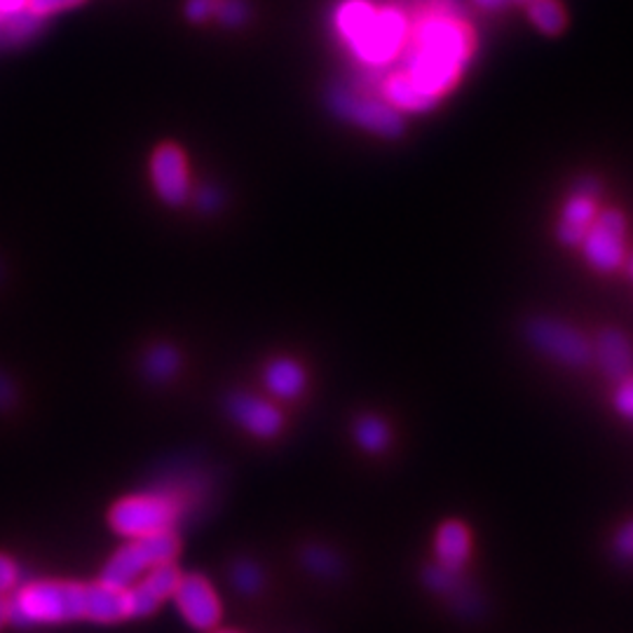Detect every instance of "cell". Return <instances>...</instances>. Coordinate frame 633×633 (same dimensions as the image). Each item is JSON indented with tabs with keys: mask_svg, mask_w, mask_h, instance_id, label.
Listing matches in <instances>:
<instances>
[{
	"mask_svg": "<svg viewBox=\"0 0 633 633\" xmlns=\"http://www.w3.org/2000/svg\"><path fill=\"white\" fill-rule=\"evenodd\" d=\"M406 36L403 14L397 10H376L366 28L350 45L366 63H385L397 55Z\"/></svg>",
	"mask_w": 633,
	"mask_h": 633,
	"instance_id": "obj_8",
	"label": "cell"
},
{
	"mask_svg": "<svg viewBox=\"0 0 633 633\" xmlns=\"http://www.w3.org/2000/svg\"><path fill=\"white\" fill-rule=\"evenodd\" d=\"M198 204H200L204 211H214V209L219 207V192H216L214 188H204V190H200Z\"/></svg>",
	"mask_w": 633,
	"mask_h": 633,
	"instance_id": "obj_33",
	"label": "cell"
},
{
	"mask_svg": "<svg viewBox=\"0 0 633 633\" xmlns=\"http://www.w3.org/2000/svg\"><path fill=\"white\" fill-rule=\"evenodd\" d=\"M434 563L448 573L462 575L474 554V532L462 518H446L434 532Z\"/></svg>",
	"mask_w": 633,
	"mask_h": 633,
	"instance_id": "obj_11",
	"label": "cell"
},
{
	"mask_svg": "<svg viewBox=\"0 0 633 633\" xmlns=\"http://www.w3.org/2000/svg\"><path fill=\"white\" fill-rule=\"evenodd\" d=\"M10 626V598L0 594V631Z\"/></svg>",
	"mask_w": 633,
	"mask_h": 633,
	"instance_id": "obj_35",
	"label": "cell"
},
{
	"mask_svg": "<svg viewBox=\"0 0 633 633\" xmlns=\"http://www.w3.org/2000/svg\"><path fill=\"white\" fill-rule=\"evenodd\" d=\"M301 561L307 571H313L315 575L327 577V579L340 575V571H343V561H340V556L333 554L331 549L319 547V544L305 547L303 554H301Z\"/></svg>",
	"mask_w": 633,
	"mask_h": 633,
	"instance_id": "obj_24",
	"label": "cell"
},
{
	"mask_svg": "<svg viewBox=\"0 0 633 633\" xmlns=\"http://www.w3.org/2000/svg\"><path fill=\"white\" fill-rule=\"evenodd\" d=\"M596 219V204L589 195L577 192L575 198L563 207V216L559 223V239L563 245H582L589 225Z\"/></svg>",
	"mask_w": 633,
	"mask_h": 633,
	"instance_id": "obj_17",
	"label": "cell"
},
{
	"mask_svg": "<svg viewBox=\"0 0 633 633\" xmlns=\"http://www.w3.org/2000/svg\"><path fill=\"white\" fill-rule=\"evenodd\" d=\"M174 603L195 631H214L221 624L223 606L216 589L200 573H184L174 589Z\"/></svg>",
	"mask_w": 633,
	"mask_h": 633,
	"instance_id": "obj_6",
	"label": "cell"
},
{
	"mask_svg": "<svg viewBox=\"0 0 633 633\" xmlns=\"http://www.w3.org/2000/svg\"><path fill=\"white\" fill-rule=\"evenodd\" d=\"M225 411L242 430L261 442L278 439L284 430V413L280 411V406L249 392L231 395L225 399Z\"/></svg>",
	"mask_w": 633,
	"mask_h": 633,
	"instance_id": "obj_9",
	"label": "cell"
},
{
	"mask_svg": "<svg viewBox=\"0 0 633 633\" xmlns=\"http://www.w3.org/2000/svg\"><path fill=\"white\" fill-rule=\"evenodd\" d=\"M43 20L45 17H40V14H36L31 8L3 14V20H0V36L10 45H24L40 34Z\"/></svg>",
	"mask_w": 633,
	"mask_h": 633,
	"instance_id": "obj_20",
	"label": "cell"
},
{
	"mask_svg": "<svg viewBox=\"0 0 633 633\" xmlns=\"http://www.w3.org/2000/svg\"><path fill=\"white\" fill-rule=\"evenodd\" d=\"M385 96H387L389 104L406 108V110H425V108H432L436 104V99H432L430 94L422 92L406 73L392 75L387 80Z\"/></svg>",
	"mask_w": 633,
	"mask_h": 633,
	"instance_id": "obj_19",
	"label": "cell"
},
{
	"mask_svg": "<svg viewBox=\"0 0 633 633\" xmlns=\"http://www.w3.org/2000/svg\"><path fill=\"white\" fill-rule=\"evenodd\" d=\"M10 626L36 629L85 622L87 582L36 579L10 596Z\"/></svg>",
	"mask_w": 633,
	"mask_h": 633,
	"instance_id": "obj_1",
	"label": "cell"
},
{
	"mask_svg": "<svg viewBox=\"0 0 633 633\" xmlns=\"http://www.w3.org/2000/svg\"><path fill=\"white\" fill-rule=\"evenodd\" d=\"M521 3H530V0H521Z\"/></svg>",
	"mask_w": 633,
	"mask_h": 633,
	"instance_id": "obj_39",
	"label": "cell"
},
{
	"mask_svg": "<svg viewBox=\"0 0 633 633\" xmlns=\"http://www.w3.org/2000/svg\"><path fill=\"white\" fill-rule=\"evenodd\" d=\"M83 3V0H28V8L34 10L40 17H47V14H55L61 10H69Z\"/></svg>",
	"mask_w": 633,
	"mask_h": 633,
	"instance_id": "obj_30",
	"label": "cell"
},
{
	"mask_svg": "<svg viewBox=\"0 0 633 633\" xmlns=\"http://www.w3.org/2000/svg\"><path fill=\"white\" fill-rule=\"evenodd\" d=\"M331 106L343 118H350L356 125L368 127L371 132H378L383 137L401 134V120L392 106L371 102V99H360V96H354L350 92H333Z\"/></svg>",
	"mask_w": 633,
	"mask_h": 633,
	"instance_id": "obj_13",
	"label": "cell"
},
{
	"mask_svg": "<svg viewBox=\"0 0 633 633\" xmlns=\"http://www.w3.org/2000/svg\"><path fill=\"white\" fill-rule=\"evenodd\" d=\"M0 20H3V14H0Z\"/></svg>",
	"mask_w": 633,
	"mask_h": 633,
	"instance_id": "obj_40",
	"label": "cell"
},
{
	"mask_svg": "<svg viewBox=\"0 0 633 633\" xmlns=\"http://www.w3.org/2000/svg\"><path fill=\"white\" fill-rule=\"evenodd\" d=\"M181 567L176 561L160 563L151 567L149 573L141 575L132 587L127 589L129 594V612L132 620H145L160 610V606L174 596V589L178 579H181Z\"/></svg>",
	"mask_w": 633,
	"mask_h": 633,
	"instance_id": "obj_10",
	"label": "cell"
},
{
	"mask_svg": "<svg viewBox=\"0 0 633 633\" xmlns=\"http://www.w3.org/2000/svg\"><path fill=\"white\" fill-rule=\"evenodd\" d=\"M209 633H239V631H231V629H214V631H209Z\"/></svg>",
	"mask_w": 633,
	"mask_h": 633,
	"instance_id": "obj_37",
	"label": "cell"
},
{
	"mask_svg": "<svg viewBox=\"0 0 633 633\" xmlns=\"http://www.w3.org/2000/svg\"><path fill=\"white\" fill-rule=\"evenodd\" d=\"M528 14L532 24L549 36L561 34L565 28V12L559 0H530Z\"/></svg>",
	"mask_w": 633,
	"mask_h": 633,
	"instance_id": "obj_23",
	"label": "cell"
},
{
	"mask_svg": "<svg viewBox=\"0 0 633 633\" xmlns=\"http://www.w3.org/2000/svg\"><path fill=\"white\" fill-rule=\"evenodd\" d=\"M219 0H188L186 3V17L190 22H207L211 14L216 12Z\"/></svg>",
	"mask_w": 633,
	"mask_h": 633,
	"instance_id": "obj_31",
	"label": "cell"
},
{
	"mask_svg": "<svg viewBox=\"0 0 633 633\" xmlns=\"http://www.w3.org/2000/svg\"><path fill=\"white\" fill-rule=\"evenodd\" d=\"M214 14L225 26H239L247 22L249 8L245 0H219Z\"/></svg>",
	"mask_w": 633,
	"mask_h": 633,
	"instance_id": "obj_28",
	"label": "cell"
},
{
	"mask_svg": "<svg viewBox=\"0 0 633 633\" xmlns=\"http://www.w3.org/2000/svg\"><path fill=\"white\" fill-rule=\"evenodd\" d=\"M14 401H17V389L5 373H0V411H10Z\"/></svg>",
	"mask_w": 633,
	"mask_h": 633,
	"instance_id": "obj_32",
	"label": "cell"
},
{
	"mask_svg": "<svg viewBox=\"0 0 633 633\" xmlns=\"http://www.w3.org/2000/svg\"><path fill=\"white\" fill-rule=\"evenodd\" d=\"M474 47V36L469 26L460 24L453 17H430L418 26L413 50L427 52L432 57H439L446 61L462 63L472 55Z\"/></svg>",
	"mask_w": 633,
	"mask_h": 633,
	"instance_id": "obj_7",
	"label": "cell"
},
{
	"mask_svg": "<svg viewBox=\"0 0 633 633\" xmlns=\"http://www.w3.org/2000/svg\"><path fill=\"white\" fill-rule=\"evenodd\" d=\"M587 261L598 272H614L624 263L626 256V221L620 211L596 214L587 235L582 239Z\"/></svg>",
	"mask_w": 633,
	"mask_h": 633,
	"instance_id": "obj_5",
	"label": "cell"
},
{
	"mask_svg": "<svg viewBox=\"0 0 633 633\" xmlns=\"http://www.w3.org/2000/svg\"><path fill=\"white\" fill-rule=\"evenodd\" d=\"M528 343L544 354L547 360L556 362L567 368H587L591 366L594 350L591 338L584 336L579 329L571 327L561 319L538 317L526 324Z\"/></svg>",
	"mask_w": 633,
	"mask_h": 633,
	"instance_id": "obj_4",
	"label": "cell"
},
{
	"mask_svg": "<svg viewBox=\"0 0 633 633\" xmlns=\"http://www.w3.org/2000/svg\"><path fill=\"white\" fill-rule=\"evenodd\" d=\"M610 549L614 561H620L624 565L633 563V518H629V521H624L614 530Z\"/></svg>",
	"mask_w": 633,
	"mask_h": 633,
	"instance_id": "obj_26",
	"label": "cell"
},
{
	"mask_svg": "<svg viewBox=\"0 0 633 633\" xmlns=\"http://www.w3.org/2000/svg\"><path fill=\"white\" fill-rule=\"evenodd\" d=\"M181 554V538L176 530L143 535V538H129L116 554H113L99 575L102 582L110 587L129 589L132 584L160 563L176 561Z\"/></svg>",
	"mask_w": 633,
	"mask_h": 633,
	"instance_id": "obj_2",
	"label": "cell"
},
{
	"mask_svg": "<svg viewBox=\"0 0 633 633\" xmlns=\"http://www.w3.org/2000/svg\"><path fill=\"white\" fill-rule=\"evenodd\" d=\"M629 278L633 280V258H631V261H629Z\"/></svg>",
	"mask_w": 633,
	"mask_h": 633,
	"instance_id": "obj_38",
	"label": "cell"
},
{
	"mask_svg": "<svg viewBox=\"0 0 633 633\" xmlns=\"http://www.w3.org/2000/svg\"><path fill=\"white\" fill-rule=\"evenodd\" d=\"M352 439L368 456H383L392 446V427L383 415L362 413L352 425Z\"/></svg>",
	"mask_w": 633,
	"mask_h": 633,
	"instance_id": "obj_18",
	"label": "cell"
},
{
	"mask_svg": "<svg viewBox=\"0 0 633 633\" xmlns=\"http://www.w3.org/2000/svg\"><path fill=\"white\" fill-rule=\"evenodd\" d=\"M612 409L617 415H622L624 420L633 422V373L624 380L614 383L612 389Z\"/></svg>",
	"mask_w": 633,
	"mask_h": 633,
	"instance_id": "obj_27",
	"label": "cell"
},
{
	"mask_svg": "<svg viewBox=\"0 0 633 633\" xmlns=\"http://www.w3.org/2000/svg\"><path fill=\"white\" fill-rule=\"evenodd\" d=\"M132 620L129 612V594L127 589L110 587V584L96 579L87 582V603H85V622L92 624H120Z\"/></svg>",
	"mask_w": 633,
	"mask_h": 633,
	"instance_id": "obj_15",
	"label": "cell"
},
{
	"mask_svg": "<svg viewBox=\"0 0 633 633\" xmlns=\"http://www.w3.org/2000/svg\"><path fill=\"white\" fill-rule=\"evenodd\" d=\"M176 500L160 493H141L120 497L108 509V526L120 538H143V535L176 530L178 524Z\"/></svg>",
	"mask_w": 633,
	"mask_h": 633,
	"instance_id": "obj_3",
	"label": "cell"
},
{
	"mask_svg": "<svg viewBox=\"0 0 633 633\" xmlns=\"http://www.w3.org/2000/svg\"><path fill=\"white\" fill-rule=\"evenodd\" d=\"M263 385L280 401H296L307 389V371L291 356H278L263 371Z\"/></svg>",
	"mask_w": 633,
	"mask_h": 633,
	"instance_id": "obj_16",
	"label": "cell"
},
{
	"mask_svg": "<svg viewBox=\"0 0 633 633\" xmlns=\"http://www.w3.org/2000/svg\"><path fill=\"white\" fill-rule=\"evenodd\" d=\"M181 368V354L174 345H153L143 356V373L151 383H169Z\"/></svg>",
	"mask_w": 633,
	"mask_h": 633,
	"instance_id": "obj_21",
	"label": "cell"
},
{
	"mask_svg": "<svg viewBox=\"0 0 633 633\" xmlns=\"http://www.w3.org/2000/svg\"><path fill=\"white\" fill-rule=\"evenodd\" d=\"M591 364L614 385L633 373V343L620 329H603L591 340Z\"/></svg>",
	"mask_w": 633,
	"mask_h": 633,
	"instance_id": "obj_14",
	"label": "cell"
},
{
	"mask_svg": "<svg viewBox=\"0 0 633 633\" xmlns=\"http://www.w3.org/2000/svg\"><path fill=\"white\" fill-rule=\"evenodd\" d=\"M151 174L155 190L162 200L167 204H181L188 200V167H186V155L181 149H176L172 143L160 145L153 153L151 162Z\"/></svg>",
	"mask_w": 633,
	"mask_h": 633,
	"instance_id": "obj_12",
	"label": "cell"
},
{
	"mask_svg": "<svg viewBox=\"0 0 633 633\" xmlns=\"http://www.w3.org/2000/svg\"><path fill=\"white\" fill-rule=\"evenodd\" d=\"M20 587V565L12 556L0 551V594L10 596Z\"/></svg>",
	"mask_w": 633,
	"mask_h": 633,
	"instance_id": "obj_29",
	"label": "cell"
},
{
	"mask_svg": "<svg viewBox=\"0 0 633 633\" xmlns=\"http://www.w3.org/2000/svg\"><path fill=\"white\" fill-rule=\"evenodd\" d=\"M477 3L481 5V8H489V10H493V8H500V5H505L507 0H477Z\"/></svg>",
	"mask_w": 633,
	"mask_h": 633,
	"instance_id": "obj_36",
	"label": "cell"
},
{
	"mask_svg": "<svg viewBox=\"0 0 633 633\" xmlns=\"http://www.w3.org/2000/svg\"><path fill=\"white\" fill-rule=\"evenodd\" d=\"M231 579L239 589V594H245V596L261 594V589L266 587V575L254 561H237L231 573Z\"/></svg>",
	"mask_w": 633,
	"mask_h": 633,
	"instance_id": "obj_25",
	"label": "cell"
},
{
	"mask_svg": "<svg viewBox=\"0 0 633 633\" xmlns=\"http://www.w3.org/2000/svg\"><path fill=\"white\" fill-rule=\"evenodd\" d=\"M373 14H376V10H373V5L366 3V0H348V3L340 5L336 14L340 36H343L348 43H352L366 28Z\"/></svg>",
	"mask_w": 633,
	"mask_h": 633,
	"instance_id": "obj_22",
	"label": "cell"
},
{
	"mask_svg": "<svg viewBox=\"0 0 633 633\" xmlns=\"http://www.w3.org/2000/svg\"><path fill=\"white\" fill-rule=\"evenodd\" d=\"M28 8V0H0V14H10Z\"/></svg>",
	"mask_w": 633,
	"mask_h": 633,
	"instance_id": "obj_34",
	"label": "cell"
}]
</instances>
